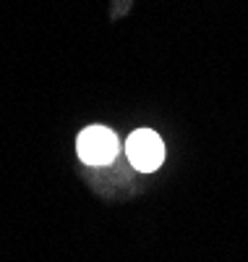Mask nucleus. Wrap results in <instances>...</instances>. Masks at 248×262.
<instances>
[{
  "label": "nucleus",
  "mask_w": 248,
  "mask_h": 262,
  "mask_svg": "<svg viewBox=\"0 0 248 262\" xmlns=\"http://www.w3.org/2000/svg\"><path fill=\"white\" fill-rule=\"evenodd\" d=\"M126 152H128V160L133 163V168L144 170V173H152L165 163V142L152 128L133 131L126 142Z\"/></svg>",
  "instance_id": "obj_1"
},
{
  "label": "nucleus",
  "mask_w": 248,
  "mask_h": 262,
  "mask_svg": "<svg viewBox=\"0 0 248 262\" xmlns=\"http://www.w3.org/2000/svg\"><path fill=\"white\" fill-rule=\"evenodd\" d=\"M79 158L89 165H107L118 155V137L107 126H89L79 134L76 142Z\"/></svg>",
  "instance_id": "obj_2"
}]
</instances>
